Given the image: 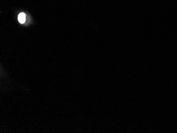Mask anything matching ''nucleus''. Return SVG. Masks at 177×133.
Returning a JSON list of instances; mask_svg holds the SVG:
<instances>
[{
    "instance_id": "1",
    "label": "nucleus",
    "mask_w": 177,
    "mask_h": 133,
    "mask_svg": "<svg viewBox=\"0 0 177 133\" xmlns=\"http://www.w3.org/2000/svg\"><path fill=\"white\" fill-rule=\"evenodd\" d=\"M18 21L20 24H24L26 21V15L24 13H20L18 16Z\"/></svg>"
}]
</instances>
